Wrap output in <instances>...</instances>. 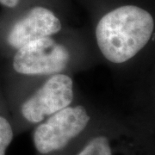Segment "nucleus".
Instances as JSON below:
<instances>
[{
    "label": "nucleus",
    "instance_id": "f257e3e1",
    "mask_svg": "<svg viewBox=\"0 0 155 155\" xmlns=\"http://www.w3.org/2000/svg\"><path fill=\"white\" fill-rule=\"evenodd\" d=\"M154 18L147 10L132 4L113 8L97 23L95 35L107 61L122 64L133 59L153 35Z\"/></svg>",
    "mask_w": 155,
    "mask_h": 155
},
{
    "label": "nucleus",
    "instance_id": "f03ea898",
    "mask_svg": "<svg viewBox=\"0 0 155 155\" xmlns=\"http://www.w3.org/2000/svg\"><path fill=\"white\" fill-rule=\"evenodd\" d=\"M90 121L91 116L84 106L64 108L47 117L35 128L34 146L41 154L59 152L83 133Z\"/></svg>",
    "mask_w": 155,
    "mask_h": 155
},
{
    "label": "nucleus",
    "instance_id": "7ed1b4c3",
    "mask_svg": "<svg viewBox=\"0 0 155 155\" xmlns=\"http://www.w3.org/2000/svg\"><path fill=\"white\" fill-rule=\"evenodd\" d=\"M17 50L12 66L16 72L22 75L41 76L61 73L70 61L68 49L52 37L34 40Z\"/></svg>",
    "mask_w": 155,
    "mask_h": 155
},
{
    "label": "nucleus",
    "instance_id": "20e7f679",
    "mask_svg": "<svg viewBox=\"0 0 155 155\" xmlns=\"http://www.w3.org/2000/svg\"><path fill=\"white\" fill-rule=\"evenodd\" d=\"M74 97L72 78L64 73L51 75L40 88L22 103L21 114L30 123H40L47 117L71 105Z\"/></svg>",
    "mask_w": 155,
    "mask_h": 155
},
{
    "label": "nucleus",
    "instance_id": "39448f33",
    "mask_svg": "<svg viewBox=\"0 0 155 155\" xmlns=\"http://www.w3.org/2000/svg\"><path fill=\"white\" fill-rule=\"evenodd\" d=\"M61 28L62 22L54 11L43 5H35L13 24L7 41L13 48L18 49L34 40L51 37Z\"/></svg>",
    "mask_w": 155,
    "mask_h": 155
},
{
    "label": "nucleus",
    "instance_id": "423d86ee",
    "mask_svg": "<svg viewBox=\"0 0 155 155\" xmlns=\"http://www.w3.org/2000/svg\"><path fill=\"white\" fill-rule=\"evenodd\" d=\"M75 155H115L111 140L104 134L93 136Z\"/></svg>",
    "mask_w": 155,
    "mask_h": 155
},
{
    "label": "nucleus",
    "instance_id": "0eeeda50",
    "mask_svg": "<svg viewBox=\"0 0 155 155\" xmlns=\"http://www.w3.org/2000/svg\"><path fill=\"white\" fill-rule=\"evenodd\" d=\"M14 132L10 122L0 116V155H5L6 151L13 140Z\"/></svg>",
    "mask_w": 155,
    "mask_h": 155
},
{
    "label": "nucleus",
    "instance_id": "6e6552de",
    "mask_svg": "<svg viewBox=\"0 0 155 155\" xmlns=\"http://www.w3.org/2000/svg\"><path fill=\"white\" fill-rule=\"evenodd\" d=\"M21 0H0V5L8 9H15L20 5Z\"/></svg>",
    "mask_w": 155,
    "mask_h": 155
}]
</instances>
